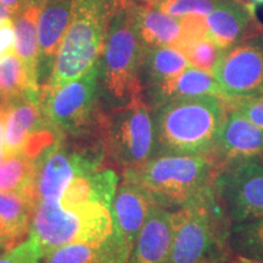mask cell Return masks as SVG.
<instances>
[{
	"label": "cell",
	"instance_id": "obj_9",
	"mask_svg": "<svg viewBox=\"0 0 263 263\" xmlns=\"http://www.w3.org/2000/svg\"><path fill=\"white\" fill-rule=\"evenodd\" d=\"M213 194L230 224L263 216V157L223 163L213 179Z\"/></svg>",
	"mask_w": 263,
	"mask_h": 263
},
{
	"label": "cell",
	"instance_id": "obj_37",
	"mask_svg": "<svg viewBox=\"0 0 263 263\" xmlns=\"http://www.w3.org/2000/svg\"><path fill=\"white\" fill-rule=\"evenodd\" d=\"M251 3H254L255 5H263V0H250Z\"/></svg>",
	"mask_w": 263,
	"mask_h": 263
},
{
	"label": "cell",
	"instance_id": "obj_11",
	"mask_svg": "<svg viewBox=\"0 0 263 263\" xmlns=\"http://www.w3.org/2000/svg\"><path fill=\"white\" fill-rule=\"evenodd\" d=\"M227 100L259 95L263 88V32L226 50L213 71Z\"/></svg>",
	"mask_w": 263,
	"mask_h": 263
},
{
	"label": "cell",
	"instance_id": "obj_33",
	"mask_svg": "<svg viewBox=\"0 0 263 263\" xmlns=\"http://www.w3.org/2000/svg\"><path fill=\"white\" fill-rule=\"evenodd\" d=\"M5 118L6 108H0V150H4V136H5Z\"/></svg>",
	"mask_w": 263,
	"mask_h": 263
},
{
	"label": "cell",
	"instance_id": "obj_16",
	"mask_svg": "<svg viewBox=\"0 0 263 263\" xmlns=\"http://www.w3.org/2000/svg\"><path fill=\"white\" fill-rule=\"evenodd\" d=\"M227 105L228 108L213 151L218 166L230 161L263 157V129L230 106L228 101Z\"/></svg>",
	"mask_w": 263,
	"mask_h": 263
},
{
	"label": "cell",
	"instance_id": "obj_5",
	"mask_svg": "<svg viewBox=\"0 0 263 263\" xmlns=\"http://www.w3.org/2000/svg\"><path fill=\"white\" fill-rule=\"evenodd\" d=\"M121 8L118 0H77L50 78L41 88L57 89L89 70L100 58L107 26Z\"/></svg>",
	"mask_w": 263,
	"mask_h": 263
},
{
	"label": "cell",
	"instance_id": "obj_13",
	"mask_svg": "<svg viewBox=\"0 0 263 263\" xmlns=\"http://www.w3.org/2000/svg\"><path fill=\"white\" fill-rule=\"evenodd\" d=\"M206 22L209 37L223 50L263 32L256 5L250 0H221Z\"/></svg>",
	"mask_w": 263,
	"mask_h": 263
},
{
	"label": "cell",
	"instance_id": "obj_36",
	"mask_svg": "<svg viewBox=\"0 0 263 263\" xmlns=\"http://www.w3.org/2000/svg\"><path fill=\"white\" fill-rule=\"evenodd\" d=\"M5 156H6L5 151H4V150H0V163L3 162V160L5 159Z\"/></svg>",
	"mask_w": 263,
	"mask_h": 263
},
{
	"label": "cell",
	"instance_id": "obj_39",
	"mask_svg": "<svg viewBox=\"0 0 263 263\" xmlns=\"http://www.w3.org/2000/svg\"><path fill=\"white\" fill-rule=\"evenodd\" d=\"M3 107H5V101H4V99H3L2 94H0V108H3Z\"/></svg>",
	"mask_w": 263,
	"mask_h": 263
},
{
	"label": "cell",
	"instance_id": "obj_42",
	"mask_svg": "<svg viewBox=\"0 0 263 263\" xmlns=\"http://www.w3.org/2000/svg\"><path fill=\"white\" fill-rule=\"evenodd\" d=\"M259 95H263V88H262V91H261V94H259Z\"/></svg>",
	"mask_w": 263,
	"mask_h": 263
},
{
	"label": "cell",
	"instance_id": "obj_31",
	"mask_svg": "<svg viewBox=\"0 0 263 263\" xmlns=\"http://www.w3.org/2000/svg\"><path fill=\"white\" fill-rule=\"evenodd\" d=\"M15 27L11 18L0 24V61L15 54Z\"/></svg>",
	"mask_w": 263,
	"mask_h": 263
},
{
	"label": "cell",
	"instance_id": "obj_3",
	"mask_svg": "<svg viewBox=\"0 0 263 263\" xmlns=\"http://www.w3.org/2000/svg\"><path fill=\"white\" fill-rule=\"evenodd\" d=\"M219 166L213 155H156L124 177L149 194L155 205L177 210L211 192Z\"/></svg>",
	"mask_w": 263,
	"mask_h": 263
},
{
	"label": "cell",
	"instance_id": "obj_23",
	"mask_svg": "<svg viewBox=\"0 0 263 263\" xmlns=\"http://www.w3.org/2000/svg\"><path fill=\"white\" fill-rule=\"evenodd\" d=\"M37 164L25 153L9 154L0 163V192L24 193L34 197Z\"/></svg>",
	"mask_w": 263,
	"mask_h": 263
},
{
	"label": "cell",
	"instance_id": "obj_14",
	"mask_svg": "<svg viewBox=\"0 0 263 263\" xmlns=\"http://www.w3.org/2000/svg\"><path fill=\"white\" fill-rule=\"evenodd\" d=\"M77 0H44L38 18V81L47 84L66 32L73 18Z\"/></svg>",
	"mask_w": 263,
	"mask_h": 263
},
{
	"label": "cell",
	"instance_id": "obj_12",
	"mask_svg": "<svg viewBox=\"0 0 263 263\" xmlns=\"http://www.w3.org/2000/svg\"><path fill=\"white\" fill-rule=\"evenodd\" d=\"M61 140L55 141L37 157L34 190L39 200H58L74 177L99 170L100 157L66 149Z\"/></svg>",
	"mask_w": 263,
	"mask_h": 263
},
{
	"label": "cell",
	"instance_id": "obj_18",
	"mask_svg": "<svg viewBox=\"0 0 263 263\" xmlns=\"http://www.w3.org/2000/svg\"><path fill=\"white\" fill-rule=\"evenodd\" d=\"M147 95H149V106L154 110L168 101L182 98L213 95L224 99L215 76L209 72L197 70L193 66H189L186 70L172 80L147 89Z\"/></svg>",
	"mask_w": 263,
	"mask_h": 263
},
{
	"label": "cell",
	"instance_id": "obj_17",
	"mask_svg": "<svg viewBox=\"0 0 263 263\" xmlns=\"http://www.w3.org/2000/svg\"><path fill=\"white\" fill-rule=\"evenodd\" d=\"M173 236V210L155 205L147 216L127 263H167Z\"/></svg>",
	"mask_w": 263,
	"mask_h": 263
},
{
	"label": "cell",
	"instance_id": "obj_1",
	"mask_svg": "<svg viewBox=\"0 0 263 263\" xmlns=\"http://www.w3.org/2000/svg\"><path fill=\"white\" fill-rule=\"evenodd\" d=\"M227 100L213 95L182 98L155 108V155H213Z\"/></svg>",
	"mask_w": 263,
	"mask_h": 263
},
{
	"label": "cell",
	"instance_id": "obj_27",
	"mask_svg": "<svg viewBox=\"0 0 263 263\" xmlns=\"http://www.w3.org/2000/svg\"><path fill=\"white\" fill-rule=\"evenodd\" d=\"M188 59L190 66L209 73H213L223 54L221 49L207 35L189 44L182 51Z\"/></svg>",
	"mask_w": 263,
	"mask_h": 263
},
{
	"label": "cell",
	"instance_id": "obj_20",
	"mask_svg": "<svg viewBox=\"0 0 263 263\" xmlns=\"http://www.w3.org/2000/svg\"><path fill=\"white\" fill-rule=\"evenodd\" d=\"M136 16L137 31L145 48L177 47L182 24L155 5H132Z\"/></svg>",
	"mask_w": 263,
	"mask_h": 263
},
{
	"label": "cell",
	"instance_id": "obj_30",
	"mask_svg": "<svg viewBox=\"0 0 263 263\" xmlns=\"http://www.w3.org/2000/svg\"><path fill=\"white\" fill-rule=\"evenodd\" d=\"M227 101L230 106L244 115L249 121L263 129V95H255V97L240 98Z\"/></svg>",
	"mask_w": 263,
	"mask_h": 263
},
{
	"label": "cell",
	"instance_id": "obj_28",
	"mask_svg": "<svg viewBox=\"0 0 263 263\" xmlns=\"http://www.w3.org/2000/svg\"><path fill=\"white\" fill-rule=\"evenodd\" d=\"M221 0H161L156 8L173 17H183L185 15L207 16Z\"/></svg>",
	"mask_w": 263,
	"mask_h": 263
},
{
	"label": "cell",
	"instance_id": "obj_41",
	"mask_svg": "<svg viewBox=\"0 0 263 263\" xmlns=\"http://www.w3.org/2000/svg\"><path fill=\"white\" fill-rule=\"evenodd\" d=\"M0 250H3V246H2V235H0Z\"/></svg>",
	"mask_w": 263,
	"mask_h": 263
},
{
	"label": "cell",
	"instance_id": "obj_15",
	"mask_svg": "<svg viewBox=\"0 0 263 263\" xmlns=\"http://www.w3.org/2000/svg\"><path fill=\"white\" fill-rule=\"evenodd\" d=\"M154 206L149 194L137 183L126 179L118 188L111 207L112 235L128 251L132 252Z\"/></svg>",
	"mask_w": 263,
	"mask_h": 263
},
{
	"label": "cell",
	"instance_id": "obj_4",
	"mask_svg": "<svg viewBox=\"0 0 263 263\" xmlns=\"http://www.w3.org/2000/svg\"><path fill=\"white\" fill-rule=\"evenodd\" d=\"M230 223L217 202L213 188L173 210V236L167 263H226Z\"/></svg>",
	"mask_w": 263,
	"mask_h": 263
},
{
	"label": "cell",
	"instance_id": "obj_34",
	"mask_svg": "<svg viewBox=\"0 0 263 263\" xmlns=\"http://www.w3.org/2000/svg\"><path fill=\"white\" fill-rule=\"evenodd\" d=\"M161 0H128L127 5H156Z\"/></svg>",
	"mask_w": 263,
	"mask_h": 263
},
{
	"label": "cell",
	"instance_id": "obj_38",
	"mask_svg": "<svg viewBox=\"0 0 263 263\" xmlns=\"http://www.w3.org/2000/svg\"><path fill=\"white\" fill-rule=\"evenodd\" d=\"M29 2H31V4H39V5H42V3L44 2V0H29Z\"/></svg>",
	"mask_w": 263,
	"mask_h": 263
},
{
	"label": "cell",
	"instance_id": "obj_24",
	"mask_svg": "<svg viewBox=\"0 0 263 263\" xmlns=\"http://www.w3.org/2000/svg\"><path fill=\"white\" fill-rule=\"evenodd\" d=\"M230 255L245 261L263 263V216L229 227Z\"/></svg>",
	"mask_w": 263,
	"mask_h": 263
},
{
	"label": "cell",
	"instance_id": "obj_22",
	"mask_svg": "<svg viewBox=\"0 0 263 263\" xmlns=\"http://www.w3.org/2000/svg\"><path fill=\"white\" fill-rule=\"evenodd\" d=\"M41 6L39 4H29L21 14L12 18L16 37L15 52L20 60L24 62L32 81L38 85V18L41 14Z\"/></svg>",
	"mask_w": 263,
	"mask_h": 263
},
{
	"label": "cell",
	"instance_id": "obj_6",
	"mask_svg": "<svg viewBox=\"0 0 263 263\" xmlns=\"http://www.w3.org/2000/svg\"><path fill=\"white\" fill-rule=\"evenodd\" d=\"M112 233L111 209L101 203L65 207L58 200H39L29 230L42 257L68 244H101Z\"/></svg>",
	"mask_w": 263,
	"mask_h": 263
},
{
	"label": "cell",
	"instance_id": "obj_40",
	"mask_svg": "<svg viewBox=\"0 0 263 263\" xmlns=\"http://www.w3.org/2000/svg\"><path fill=\"white\" fill-rule=\"evenodd\" d=\"M239 263H256V262H250V261H245V259H240Z\"/></svg>",
	"mask_w": 263,
	"mask_h": 263
},
{
	"label": "cell",
	"instance_id": "obj_21",
	"mask_svg": "<svg viewBox=\"0 0 263 263\" xmlns=\"http://www.w3.org/2000/svg\"><path fill=\"white\" fill-rule=\"evenodd\" d=\"M190 66L188 59L179 49L174 47L146 48L141 65V84L146 89L157 87L172 80Z\"/></svg>",
	"mask_w": 263,
	"mask_h": 263
},
{
	"label": "cell",
	"instance_id": "obj_8",
	"mask_svg": "<svg viewBox=\"0 0 263 263\" xmlns=\"http://www.w3.org/2000/svg\"><path fill=\"white\" fill-rule=\"evenodd\" d=\"M143 95L114 110L107 120L108 156L128 170H138L155 155V124Z\"/></svg>",
	"mask_w": 263,
	"mask_h": 263
},
{
	"label": "cell",
	"instance_id": "obj_26",
	"mask_svg": "<svg viewBox=\"0 0 263 263\" xmlns=\"http://www.w3.org/2000/svg\"><path fill=\"white\" fill-rule=\"evenodd\" d=\"M43 263H106L101 244H68L60 246L42 257Z\"/></svg>",
	"mask_w": 263,
	"mask_h": 263
},
{
	"label": "cell",
	"instance_id": "obj_2",
	"mask_svg": "<svg viewBox=\"0 0 263 263\" xmlns=\"http://www.w3.org/2000/svg\"><path fill=\"white\" fill-rule=\"evenodd\" d=\"M145 50L137 31L133 6H123L107 26L99 58L100 100L112 111L143 95L140 72Z\"/></svg>",
	"mask_w": 263,
	"mask_h": 263
},
{
	"label": "cell",
	"instance_id": "obj_35",
	"mask_svg": "<svg viewBox=\"0 0 263 263\" xmlns=\"http://www.w3.org/2000/svg\"><path fill=\"white\" fill-rule=\"evenodd\" d=\"M11 18H12V15L10 14L9 10L6 9L2 3H0V24H3V22L8 21V20H11Z\"/></svg>",
	"mask_w": 263,
	"mask_h": 263
},
{
	"label": "cell",
	"instance_id": "obj_25",
	"mask_svg": "<svg viewBox=\"0 0 263 263\" xmlns=\"http://www.w3.org/2000/svg\"><path fill=\"white\" fill-rule=\"evenodd\" d=\"M0 94L5 104L25 95L41 94V87L32 81L24 62L16 54L0 61Z\"/></svg>",
	"mask_w": 263,
	"mask_h": 263
},
{
	"label": "cell",
	"instance_id": "obj_19",
	"mask_svg": "<svg viewBox=\"0 0 263 263\" xmlns=\"http://www.w3.org/2000/svg\"><path fill=\"white\" fill-rule=\"evenodd\" d=\"M37 200L24 193L0 192V235L3 250L15 248L31 230Z\"/></svg>",
	"mask_w": 263,
	"mask_h": 263
},
{
	"label": "cell",
	"instance_id": "obj_32",
	"mask_svg": "<svg viewBox=\"0 0 263 263\" xmlns=\"http://www.w3.org/2000/svg\"><path fill=\"white\" fill-rule=\"evenodd\" d=\"M3 5L9 10L10 14L12 15V18L18 14H21L27 6L31 4L29 0H0Z\"/></svg>",
	"mask_w": 263,
	"mask_h": 263
},
{
	"label": "cell",
	"instance_id": "obj_29",
	"mask_svg": "<svg viewBox=\"0 0 263 263\" xmlns=\"http://www.w3.org/2000/svg\"><path fill=\"white\" fill-rule=\"evenodd\" d=\"M0 263H42V252L34 239L29 236L15 248L0 255Z\"/></svg>",
	"mask_w": 263,
	"mask_h": 263
},
{
	"label": "cell",
	"instance_id": "obj_10",
	"mask_svg": "<svg viewBox=\"0 0 263 263\" xmlns=\"http://www.w3.org/2000/svg\"><path fill=\"white\" fill-rule=\"evenodd\" d=\"M4 151L6 155L25 153L37 157L55 141L62 139L45 117L41 105V94L25 95L5 104Z\"/></svg>",
	"mask_w": 263,
	"mask_h": 263
},
{
	"label": "cell",
	"instance_id": "obj_7",
	"mask_svg": "<svg viewBox=\"0 0 263 263\" xmlns=\"http://www.w3.org/2000/svg\"><path fill=\"white\" fill-rule=\"evenodd\" d=\"M100 101V61L57 89L41 88V105L52 128L61 134L83 133L94 122Z\"/></svg>",
	"mask_w": 263,
	"mask_h": 263
}]
</instances>
